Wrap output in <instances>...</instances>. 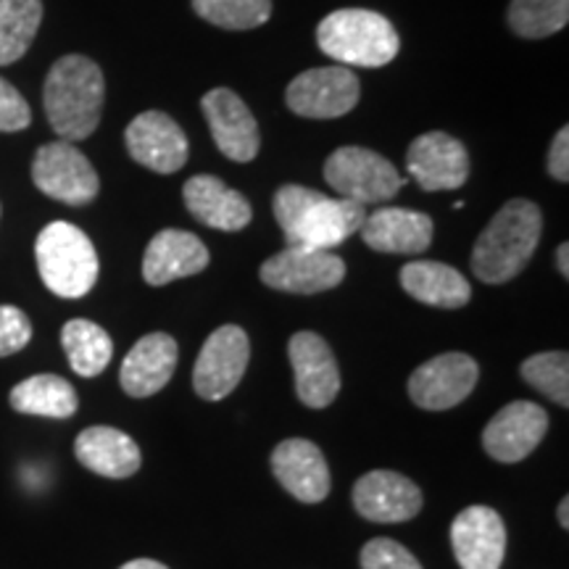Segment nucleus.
<instances>
[{"mask_svg":"<svg viewBox=\"0 0 569 569\" xmlns=\"http://www.w3.org/2000/svg\"><path fill=\"white\" fill-rule=\"evenodd\" d=\"M119 569H169V567L161 565V561H156V559H132Z\"/></svg>","mask_w":569,"mask_h":569,"instance_id":"obj_36","label":"nucleus"},{"mask_svg":"<svg viewBox=\"0 0 569 569\" xmlns=\"http://www.w3.org/2000/svg\"><path fill=\"white\" fill-rule=\"evenodd\" d=\"M401 288L415 301L436 309H461L472 298L467 277L440 261H409L401 269Z\"/></svg>","mask_w":569,"mask_h":569,"instance_id":"obj_25","label":"nucleus"},{"mask_svg":"<svg viewBox=\"0 0 569 569\" xmlns=\"http://www.w3.org/2000/svg\"><path fill=\"white\" fill-rule=\"evenodd\" d=\"M557 517H559L561 528L569 530V498L567 496L561 498V503H559V509H557Z\"/></svg>","mask_w":569,"mask_h":569,"instance_id":"obj_38","label":"nucleus"},{"mask_svg":"<svg viewBox=\"0 0 569 569\" xmlns=\"http://www.w3.org/2000/svg\"><path fill=\"white\" fill-rule=\"evenodd\" d=\"M193 9L213 27L243 32L267 24L272 17V0H193Z\"/></svg>","mask_w":569,"mask_h":569,"instance_id":"obj_30","label":"nucleus"},{"mask_svg":"<svg viewBox=\"0 0 569 569\" xmlns=\"http://www.w3.org/2000/svg\"><path fill=\"white\" fill-rule=\"evenodd\" d=\"M127 151L140 167L174 174L188 163V138L182 127L163 111H142L124 130Z\"/></svg>","mask_w":569,"mask_h":569,"instance_id":"obj_12","label":"nucleus"},{"mask_svg":"<svg viewBox=\"0 0 569 569\" xmlns=\"http://www.w3.org/2000/svg\"><path fill=\"white\" fill-rule=\"evenodd\" d=\"M361 569H425L398 540L375 538L361 549Z\"/></svg>","mask_w":569,"mask_h":569,"instance_id":"obj_32","label":"nucleus"},{"mask_svg":"<svg viewBox=\"0 0 569 569\" xmlns=\"http://www.w3.org/2000/svg\"><path fill=\"white\" fill-rule=\"evenodd\" d=\"M317 42L325 56L340 67L380 69L398 56L401 40L382 13L369 9H340L317 27Z\"/></svg>","mask_w":569,"mask_h":569,"instance_id":"obj_4","label":"nucleus"},{"mask_svg":"<svg viewBox=\"0 0 569 569\" xmlns=\"http://www.w3.org/2000/svg\"><path fill=\"white\" fill-rule=\"evenodd\" d=\"M106 101L103 71L88 56H63L51 67L42 88L46 117L61 140L80 142L101 124Z\"/></svg>","mask_w":569,"mask_h":569,"instance_id":"obj_2","label":"nucleus"},{"mask_svg":"<svg viewBox=\"0 0 569 569\" xmlns=\"http://www.w3.org/2000/svg\"><path fill=\"white\" fill-rule=\"evenodd\" d=\"M480 380L478 361L469 353L451 351L432 356L409 377V396L419 409L446 411L467 401Z\"/></svg>","mask_w":569,"mask_h":569,"instance_id":"obj_11","label":"nucleus"},{"mask_svg":"<svg viewBox=\"0 0 569 569\" xmlns=\"http://www.w3.org/2000/svg\"><path fill=\"white\" fill-rule=\"evenodd\" d=\"M543 232V213L532 201L503 203L472 248V272L486 284H503L530 264Z\"/></svg>","mask_w":569,"mask_h":569,"instance_id":"obj_3","label":"nucleus"},{"mask_svg":"<svg viewBox=\"0 0 569 569\" xmlns=\"http://www.w3.org/2000/svg\"><path fill=\"white\" fill-rule=\"evenodd\" d=\"M182 198L188 211L211 230L238 232L251 224L253 209L248 198L213 174H196L184 182Z\"/></svg>","mask_w":569,"mask_h":569,"instance_id":"obj_23","label":"nucleus"},{"mask_svg":"<svg viewBox=\"0 0 569 569\" xmlns=\"http://www.w3.org/2000/svg\"><path fill=\"white\" fill-rule=\"evenodd\" d=\"M272 211L284 232V243L315 251H332L346 243L367 217V206L330 198L303 184H282L274 193Z\"/></svg>","mask_w":569,"mask_h":569,"instance_id":"obj_1","label":"nucleus"},{"mask_svg":"<svg viewBox=\"0 0 569 569\" xmlns=\"http://www.w3.org/2000/svg\"><path fill=\"white\" fill-rule=\"evenodd\" d=\"M549 432V415L532 401H511L482 430L488 457L501 465H517L536 451Z\"/></svg>","mask_w":569,"mask_h":569,"instance_id":"obj_15","label":"nucleus"},{"mask_svg":"<svg viewBox=\"0 0 569 569\" xmlns=\"http://www.w3.org/2000/svg\"><path fill=\"white\" fill-rule=\"evenodd\" d=\"M409 174L427 193L457 190L469 177V153L465 142L446 132H425L409 146Z\"/></svg>","mask_w":569,"mask_h":569,"instance_id":"obj_18","label":"nucleus"},{"mask_svg":"<svg viewBox=\"0 0 569 569\" xmlns=\"http://www.w3.org/2000/svg\"><path fill=\"white\" fill-rule=\"evenodd\" d=\"M557 267H559L561 277H565V280H569V246L567 243H561L557 248Z\"/></svg>","mask_w":569,"mask_h":569,"instance_id":"obj_37","label":"nucleus"},{"mask_svg":"<svg viewBox=\"0 0 569 569\" xmlns=\"http://www.w3.org/2000/svg\"><path fill=\"white\" fill-rule=\"evenodd\" d=\"M74 457L84 469L101 478H132L142 465V453L127 432L109 425H96L82 430L74 440Z\"/></svg>","mask_w":569,"mask_h":569,"instance_id":"obj_24","label":"nucleus"},{"mask_svg":"<svg viewBox=\"0 0 569 569\" xmlns=\"http://www.w3.org/2000/svg\"><path fill=\"white\" fill-rule=\"evenodd\" d=\"M361 98L359 77L348 67L306 69L284 90L288 109L306 119H338L356 109Z\"/></svg>","mask_w":569,"mask_h":569,"instance_id":"obj_8","label":"nucleus"},{"mask_svg":"<svg viewBox=\"0 0 569 569\" xmlns=\"http://www.w3.org/2000/svg\"><path fill=\"white\" fill-rule=\"evenodd\" d=\"M32 340V322L17 306H0V359L19 353Z\"/></svg>","mask_w":569,"mask_h":569,"instance_id":"obj_33","label":"nucleus"},{"mask_svg":"<svg viewBox=\"0 0 569 569\" xmlns=\"http://www.w3.org/2000/svg\"><path fill=\"white\" fill-rule=\"evenodd\" d=\"M32 182L40 193L67 206H88L101 190L96 167L69 140H53L38 148L32 159Z\"/></svg>","mask_w":569,"mask_h":569,"instance_id":"obj_7","label":"nucleus"},{"mask_svg":"<svg viewBox=\"0 0 569 569\" xmlns=\"http://www.w3.org/2000/svg\"><path fill=\"white\" fill-rule=\"evenodd\" d=\"M549 174L559 182H569V130L561 127L549 148Z\"/></svg>","mask_w":569,"mask_h":569,"instance_id":"obj_35","label":"nucleus"},{"mask_svg":"<svg viewBox=\"0 0 569 569\" xmlns=\"http://www.w3.org/2000/svg\"><path fill=\"white\" fill-rule=\"evenodd\" d=\"M272 472L280 486L301 503H319L330 493V467L317 443L288 438L272 451Z\"/></svg>","mask_w":569,"mask_h":569,"instance_id":"obj_19","label":"nucleus"},{"mask_svg":"<svg viewBox=\"0 0 569 569\" xmlns=\"http://www.w3.org/2000/svg\"><path fill=\"white\" fill-rule=\"evenodd\" d=\"M40 280L59 298L88 296L98 282L101 261L96 246L77 224L51 222L46 224L34 243Z\"/></svg>","mask_w":569,"mask_h":569,"instance_id":"obj_5","label":"nucleus"},{"mask_svg":"<svg viewBox=\"0 0 569 569\" xmlns=\"http://www.w3.org/2000/svg\"><path fill=\"white\" fill-rule=\"evenodd\" d=\"M203 117L209 122L211 138L230 161L248 163L259 156L261 132L251 109L238 92L217 88L209 90L201 101Z\"/></svg>","mask_w":569,"mask_h":569,"instance_id":"obj_14","label":"nucleus"},{"mask_svg":"<svg viewBox=\"0 0 569 569\" xmlns=\"http://www.w3.org/2000/svg\"><path fill=\"white\" fill-rule=\"evenodd\" d=\"M422 490L390 469H372L361 475L353 486L356 511L377 525L409 522L422 511Z\"/></svg>","mask_w":569,"mask_h":569,"instance_id":"obj_17","label":"nucleus"},{"mask_svg":"<svg viewBox=\"0 0 569 569\" xmlns=\"http://www.w3.org/2000/svg\"><path fill=\"white\" fill-rule=\"evenodd\" d=\"M61 346L67 351L69 367L80 377H98L111 365V336L90 319H69L61 330Z\"/></svg>","mask_w":569,"mask_h":569,"instance_id":"obj_27","label":"nucleus"},{"mask_svg":"<svg viewBox=\"0 0 569 569\" xmlns=\"http://www.w3.org/2000/svg\"><path fill=\"white\" fill-rule=\"evenodd\" d=\"M251 343L243 327L222 325L213 330L198 353L193 367V388L203 401H222L243 380Z\"/></svg>","mask_w":569,"mask_h":569,"instance_id":"obj_10","label":"nucleus"},{"mask_svg":"<svg viewBox=\"0 0 569 569\" xmlns=\"http://www.w3.org/2000/svg\"><path fill=\"white\" fill-rule=\"evenodd\" d=\"M325 180L340 198L369 206L386 203L403 188L401 174L386 156L361 146H343L325 161Z\"/></svg>","mask_w":569,"mask_h":569,"instance_id":"obj_6","label":"nucleus"},{"mask_svg":"<svg viewBox=\"0 0 569 569\" xmlns=\"http://www.w3.org/2000/svg\"><path fill=\"white\" fill-rule=\"evenodd\" d=\"M209 267V248L193 232L161 230L142 256V280L153 288L169 284L182 277H193Z\"/></svg>","mask_w":569,"mask_h":569,"instance_id":"obj_22","label":"nucleus"},{"mask_svg":"<svg viewBox=\"0 0 569 569\" xmlns=\"http://www.w3.org/2000/svg\"><path fill=\"white\" fill-rule=\"evenodd\" d=\"M177 359H180V348L167 332H151V336L140 338L124 356L122 369H119L122 390L132 398L156 396L172 380Z\"/></svg>","mask_w":569,"mask_h":569,"instance_id":"obj_21","label":"nucleus"},{"mask_svg":"<svg viewBox=\"0 0 569 569\" xmlns=\"http://www.w3.org/2000/svg\"><path fill=\"white\" fill-rule=\"evenodd\" d=\"M507 19L519 38L543 40L567 27L569 0H511Z\"/></svg>","mask_w":569,"mask_h":569,"instance_id":"obj_29","label":"nucleus"},{"mask_svg":"<svg viewBox=\"0 0 569 569\" xmlns=\"http://www.w3.org/2000/svg\"><path fill=\"white\" fill-rule=\"evenodd\" d=\"M451 546L461 569H501L507 525L496 509L475 503L451 522Z\"/></svg>","mask_w":569,"mask_h":569,"instance_id":"obj_16","label":"nucleus"},{"mask_svg":"<svg viewBox=\"0 0 569 569\" xmlns=\"http://www.w3.org/2000/svg\"><path fill=\"white\" fill-rule=\"evenodd\" d=\"M42 21V0H0V67H11L32 48Z\"/></svg>","mask_w":569,"mask_h":569,"instance_id":"obj_28","label":"nucleus"},{"mask_svg":"<svg viewBox=\"0 0 569 569\" xmlns=\"http://www.w3.org/2000/svg\"><path fill=\"white\" fill-rule=\"evenodd\" d=\"M296 375V393L303 407L327 409L340 393V367L330 343L311 330H301L288 343Z\"/></svg>","mask_w":569,"mask_h":569,"instance_id":"obj_13","label":"nucleus"},{"mask_svg":"<svg viewBox=\"0 0 569 569\" xmlns=\"http://www.w3.org/2000/svg\"><path fill=\"white\" fill-rule=\"evenodd\" d=\"M522 380L538 393L551 398L561 409L569 407V356L567 351H546L536 353L522 361L519 367Z\"/></svg>","mask_w":569,"mask_h":569,"instance_id":"obj_31","label":"nucleus"},{"mask_svg":"<svg viewBox=\"0 0 569 569\" xmlns=\"http://www.w3.org/2000/svg\"><path fill=\"white\" fill-rule=\"evenodd\" d=\"M11 409L19 415L69 419L80 409V396L61 375H34L21 380L9 396Z\"/></svg>","mask_w":569,"mask_h":569,"instance_id":"obj_26","label":"nucleus"},{"mask_svg":"<svg viewBox=\"0 0 569 569\" xmlns=\"http://www.w3.org/2000/svg\"><path fill=\"white\" fill-rule=\"evenodd\" d=\"M261 282L272 290L296 296H317L338 288L346 277L343 259L330 251L288 246L259 269Z\"/></svg>","mask_w":569,"mask_h":569,"instance_id":"obj_9","label":"nucleus"},{"mask_svg":"<svg viewBox=\"0 0 569 569\" xmlns=\"http://www.w3.org/2000/svg\"><path fill=\"white\" fill-rule=\"evenodd\" d=\"M359 234L377 253L415 256L430 248L436 227H432V219L422 211L388 206V209L367 213L365 222L359 227Z\"/></svg>","mask_w":569,"mask_h":569,"instance_id":"obj_20","label":"nucleus"},{"mask_svg":"<svg viewBox=\"0 0 569 569\" xmlns=\"http://www.w3.org/2000/svg\"><path fill=\"white\" fill-rule=\"evenodd\" d=\"M32 122L30 103L24 96L0 77V132H21Z\"/></svg>","mask_w":569,"mask_h":569,"instance_id":"obj_34","label":"nucleus"}]
</instances>
